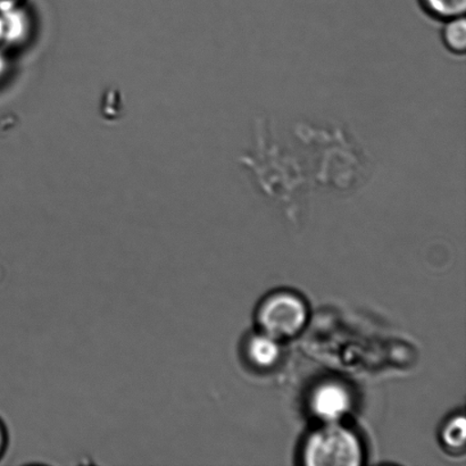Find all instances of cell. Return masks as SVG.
<instances>
[{"mask_svg": "<svg viewBox=\"0 0 466 466\" xmlns=\"http://www.w3.org/2000/svg\"><path fill=\"white\" fill-rule=\"evenodd\" d=\"M305 460L312 466H356L362 463V450L353 433L331 423L310 436Z\"/></svg>", "mask_w": 466, "mask_h": 466, "instance_id": "1", "label": "cell"}, {"mask_svg": "<svg viewBox=\"0 0 466 466\" xmlns=\"http://www.w3.org/2000/svg\"><path fill=\"white\" fill-rule=\"evenodd\" d=\"M308 319L304 301L289 292H280L264 301L258 312L260 327L273 339L297 335Z\"/></svg>", "mask_w": 466, "mask_h": 466, "instance_id": "2", "label": "cell"}, {"mask_svg": "<svg viewBox=\"0 0 466 466\" xmlns=\"http://www.w3.org/2000/svg\"><path fill=\"white\" fill-rule=\"evenodd\" d=\"M350 406L349 391L337 383H326L314 391L312 409L323 421L333 423L347 413Z\"/></svg>", "mask_w": 466, "mask_h": 466, "instance_id": "3", "label": "cell"}, {"mask_svg": "<svg viewBox=\"0 0 466 466\" xmlns=\"http://www.w3.org/2000/svg\"><path fill=\"white\" fill-rule=\"evenodd\" d=\"M423 13L442 23L464 16L466 0H418Z\"/></svg>", "mask_w": 466, "mask_h": 466, "instance_id": "4", "label": "cell"}, {"mask_svg": "<svg viewBox=\"0 0 466 466\" xmlns=\"http://www.w3.org/2000/svg\"><path fill=\"white\" fill-rule=\"evenodd\" d=\"M441 41L451 54L463 56L466 52V20L464 16L444 22Z\"/></svg>", "mask_w": 466, "mask_h": 466, "instance_id": "5", "label": "cell"}, {"mask_svg": "<svg viewBox=\"0 0 466 466\" xmlns=\"http://www.w3.org/2000/svg\"><path fill=\"white\" fill-rule=\"evenodd\" d=\"M279 353L280 350H279L276 339L267 335L254 337L249 342V358L258 367H271L277 362Z\"/></svg>", "mask_w": 466, "mask_h": 466, "instance_id": "6", "label": "cell"}, {"mask_svg": "<svg viewBox=\"0 0 466 466\" xmlns=\"http://www.w3.org/2000/svg\"><path fill=\"white\" fill-rule=\"evenodd\" d=\"M447 446L459 449L465 444V419L463 417L451 420L442 432Z\"/></svg>", "mask_w": 466, "mask_h": 466, "instance_id": "7", "label": "cell"}, {"mask_svg": "<svg viewBox=\"0 0 466 466\" xmlns=\"http://www.w3.org/2000/svg\"><path fill=\"white\" fill-rule=\"evenodd\" d=\"M9 444V435L6 424L0 419V460L6 454Z\"/></svg>", "mask_w": 466, "mask_h": 466, "instance_id": "8", "label": "cell"}]
</instances>
